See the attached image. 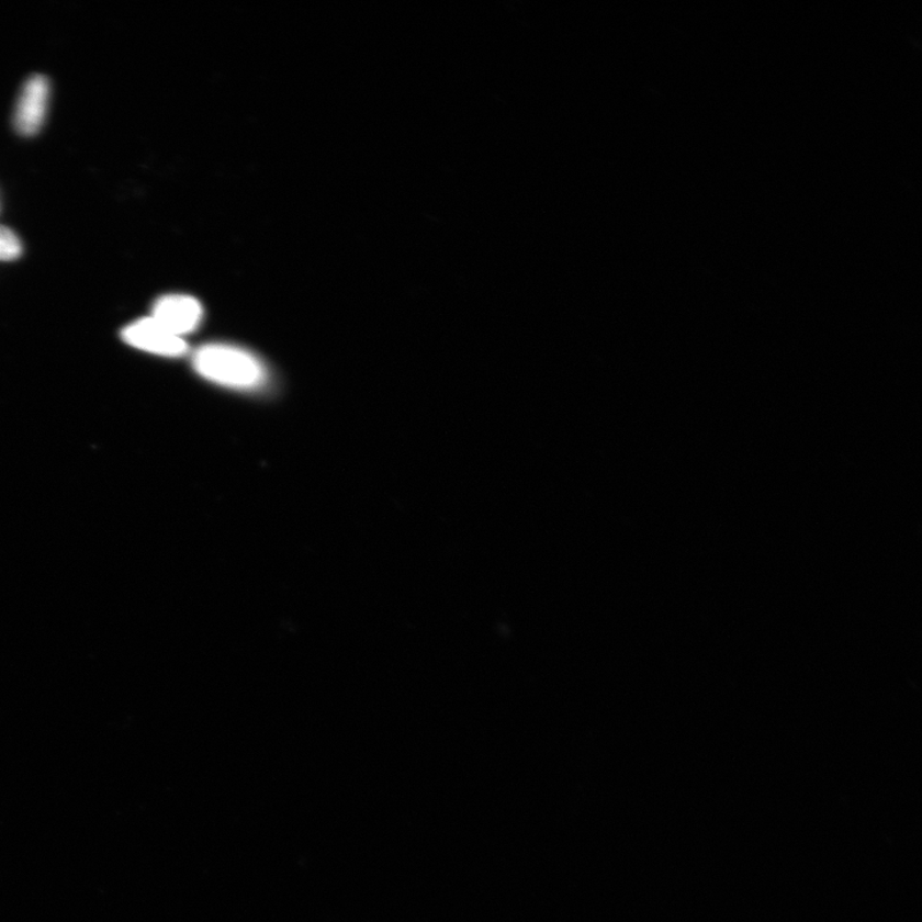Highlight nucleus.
Returning <instances> with one entry per match:
<instances>
[{
  "label": "nucleus",
  "mask_w": 922,
  "mask_h": 922,
  "mask_svg": "<svg viewBox=\"0 0 922 922\" xmlns=\"http://www.w3.org/2000/svg\"><path fill=\"white\" fill-rule=\"evenodd\" d=\"M194 368L204 379L233 389H254L265 380L260 361L229 345L203 346L195 352Z\"/></svg>",
  "instance_id": "1"
},
{
  "label": "nucleus",
  "mask_w": 922,
  "mask_h": 922,
  "mask_svg": "<svg viewBox=\"0 0 922 922\" xmlns=\"http://www.w3.org/2000/svg\"><path fill=\"white\" fill-rule=\"evenodd\" d=\"M123 338L136 349L157 353L161 357H182L188 351V345L182 340V337L169 333L153 317L133 323L123 330Z\"/></svg>",
  "instance_id": "2"
},
{
  "label": "nucleus",
  "mask_w": 922,
  "mask_h": 922,
  "mask_svg": "<svg viewBox=\"0 0 922 922\" xmlns=\"http://www.w3.org/2000/svg\"><path fill=\"white\" fill-rule=\"evenodd\" d=\"M50 95L49 81L37 75L23 87L14 112V126L19 134L33 136L44 125Z\"/></svg>",
  "instance_id": "3"
},
{
  "label": "nucleus",
  "mask_w": 922,
  "mask_h": 922,
  "mask_svg": "<svg viewBox=\"0 0 922 922\" xmlns=\"http://www.w3.org/2000/svg\"><path fill=\"white\" fill-rule=\"evenodd\" d=\"M153 318L169 333L182 337L198 328L203 319V307L194 297L168 295L158 300Z\"/></svg>",
  "instance_id": "4"
},
{
  "label": "nucleus",
  "mask_w": 922,
  "mask_h": 922,
  "mask_svg": "<svg viewBox=\"0 0 922 922\" xmlns=\"http://www.w3.org/2000/svg\"><path fill=\"white\" fill-rule=\"evenodd\" d=\"M22 252L20 238L13 231L0 226V260L11 261L18 259Z\"/></svg>",
  "instance_id": "5"
}]
</instances>
